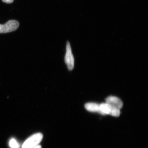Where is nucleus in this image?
<instances>
[{
	"label": "nucleus",
	"instance_id": "nucleus-1",
	"mask_svg": "<svg viewBox=\"0 0 148 148\" xmlns=\"http://www.w3.org/2000/svg\"><path fill=\"white\" fill-rule=\"evenodd\" d=\"M42 138L43 135L42 133H36L29 137L24 142L22 145V148H35L39 145Z\"/></svg>",
	"mask_w": 148,
	"mask_h": 148
},
{
	"label": "nucleus",
	"instance_id": "nucleus-2",
	"mask_svg": "<svg viewBox=\"0 0 148 148\" xmlns=\"http://www.w3.org/2000/svg\"><path fill=\"white\" fill-rule=\"evenodd\" d=\"M101 114H109L115 117L119 116L120 115V110L107 103H103L100 105Z\"/></svg>",
	"mask_w": 148,
	"mask_h": 148
},
{
	"label": "nucleus",
	"instance_id": "nucleus-3",
	"mask_svg": "<svg viewBox=\"0 0 148 148\" xmlns=\"http://www.w3.org/2000/svg\"><path fill=\"white\" fill-rule=\"evenodd\" d=\"M19 25L18 21L14 20H10L3 25L0 24V34L14 32L18 29Z\"/></svg>",
	"mask_w": 148,
	"mask_h": 148
},
{
	"label": "nucleus",
	"instance_id": "nucleus-4",
	"mask_svg": "<svg viewBox=\"0 0 148 148\" xmlns=\"http://www.w3.org/2000/svg\"><path fill=\"white\" fill-rule=\"evenodd\" d=\"M65 61L69 71L74 69V58L72 53L70 43L68 42L66 45V51L65 57Z\"/></svg>",
	"mask_w": 148,
	"mask_h": 148
},
{
	"label": "nucleus",
	"instance_id": "nucleus-5",
	"mask_svg": "<svg viewBox=\"0 0 148 148\" xmlns=\"http://www.w3.org/2000/svg\"><path fill=\"white\" fill-rule=\"evenodd\" d=\"M106 103L120 109L122 108L123 106V103L122 101L119 98L115 96H110L106 98Z\"/></svg>",
	"mask_w": 148,
	"mask_h": 148
},
{
	"label": "nucleus",
	"instance_id": "nucleus-6",
	"mask_svg": "<svg viewBox=\"0 0 148 148\" xmlns=\"http://www.w3.org/2000/svg\"><path fill=\"white\" fill-rule=\"evenodd\" d=\"M85 108L87 110L90 112L99 113L101 114L100 104L95 103H88L85 105Z\"/></svg>",
	"mask_w": 148,
	"mask_h": 148
},
{
	"label": "nucleus",
	"instance_id": "nucleus-7",
	"mask_svg": "<svg viewBox=\"0 0 148 148\" xmlns=\"http://www.w3.org/2000/svg\"><path fill=\"white\" fill-rule=\"evenodd\" d=\"M9 145L11 148H19L20 147V146H19L18 142L14 138L11 139L9 143Z\"/></svg>",
	"mask_w": 148,
	"mask_h": 148
},
{
	"label": "nucleus",
	"instance_id": "nucleus-8",
	"mask_svg": "<svg viewBox=\"0 0 148 148\" xmlns=\"http://www.w3.org/2000/svg\"><path fill=\"white\" fill-rule=\"evenodd\" d=\"M3 2L7 3H11L13 2L14 0H2Z\"/></svg>",
	"mask_w": 148,
	"mask_h": 148
},
{
	"label": "nucleus",
	"instance_id": "nucleus-9",
	"mask_svg": "<svg viewBox=\"0 0 148 148\" xmlns=\"http://www.w3.org/2000/svg\"><path fill=\"white\" fill-rule=\"evenodd\" d=\"M34 148H42L41 146L39 145L37 146V147H35Z\"/></svg>",
	"mask_w": 148,
	"mask_h": 148
}]
</instances>
